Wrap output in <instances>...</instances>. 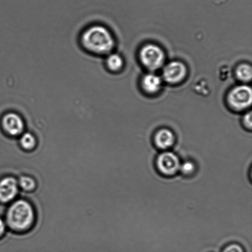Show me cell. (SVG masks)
Segmentation results:
<instances>
[{
    "label": "cell",
    "instance_id": "obj_17",
    "mask_svg": "<svg viewBox=\"0 0 252 252\" xmlns=\"http://www.w3.org/2000/svg\"><path fill=\"white\" fill-rule=\"evenodd\" d=\"M243 125L247 129L251 130L252 127V112H249L244 116L243 118Z\"/></svg>",
    "mask_w": 252,
    "mask_h": 252
},
{
    "label": "cell",
    "instance_id": "obj_16",
    "mask_svg": "<svg viewBox=\"0 0 252 252\" xmlns=\"http://www.w3.org/2000/svg\"><path fill=\"white\" fill-rule=\"evenodd\" d=\"M222 252H246L243 246L238 243H231L224 247Z\"/></svg>",
    "mask_w": 252,
    "mask_h": 252
},
{
    "label": "cell",
    "instance_id": "obj_6",
    "mask_svg": "<svg viewBox=\"0 0 252 252\" xmlns=\"http://www.w3.org/2000/svg\"><path fill=\"white\" fill-rule=\"evenodd\" d=\"M4 132L12 137H17L24 133L25 123L21 116L14 112L5 114L1 120Z\"/></svg>",
    "mask_w": 252,
    "mask_h": 252
},
{
    "label": "cell",
    "instance_id": "obj_7",
    "mask_svg": "<svg viewBox=\"0 0 252 252\" xmlns=\"http://www.w3.org/2000/svg\"><path fill=\"white\" fill-rule=\"evenodd\" d=\"M187 69L184 63L174 61L168 63L163 70V78L166 82L177 84L181 82L187 76Z\"/></svg>",
    "mask_w": 252,
    "mask_h": 252
},
{
    "label": "cell",
    "instance_id": "obj_5",
    "mask_svg": "<svg viewBox=\"0 0 252 252\" xmlns=\"http://www.w3.org/2000/svg\"><path fill=\"white\" fill-rule=\"evenodd\" d=\"M228 100L229 105L234 110L242 111L249 108L252 104V91L248 86H236L229 93Z\"/></svg>",
    "mask_w": 252,
    "mask_h": 252
},
{
    "label": "cell",
    "instance_id": "obj_11",
    "mask_svg": "<svg viewBox=\"0 0 252 252\" xmlns=\"http://www.w3.org/2000/svg\"><path fill=\"white\" fill-rule=\"evenodd\" d=\"M106 65L108 70L113 72H117L122 70L124 65V61L119 54H108L107 60H106Z\"/></svg>",
    "mask_w": 252,
    "mask_h": 252
},
{
    "label": "cell",
    "instance_id": "obj_1",
    "mask_svg": "<svg viewBox=\"0 0 252 252\" xmlns=\"http://www.w3.org/2000/svg\"><path fill=\"white\" fill-rule=\"evenodd\" d=\"M81 43L86 51L94 55L110 54L114 49L115 39L107 27L94 25L86 29L81 34Z\"/></svg>",
    "mask_w": 252,
    "mask_h": 252
},
{
    "label": "cell",
    "instance_id": "obj_3",
    "mask_svg": "<svg viewBox=\"0 0 252 252\" xmlns=\"http://www.w3.org/2000/svg\"><path fill=\"white\" fill-rule=\"evenodd\" d=\"M181 161L179 157L170 151H164L157 156L155 167L160 175L165 177H172L179 173Z\"/></svg>",
    "mask_w": 252,
    "mask_h": 252
},
{
    "label": "cell",
    "instance_id": "obj_8",
    "mask_svg": "<svg viewBox=\"0 0 252 252\" xmlns=\"http://www.w3.org/2000/svg\"><path fill=\"white\" fill-rule=\"evenodd\" d=\"M18 192V182L14 177H6L0 180V202L8 203L14 201Z\"/></svg>",
    "mask_w": 252,
    "mask_h": 252
},
{
    "label": "cell",
    "instance_id": "obj_14",
    "mask_svg": "<svg viewBox=\"0 0 252 252\" xmlns=\"http://www.w3.org/2000/svg\"><path fill=\"white\" fill-rule=\"evenodd\" d=\"M236 74L238 80L244 83L249 82L252 78V66L249 64H241L237 68Z\"/></svg>",
    "mask_w": 252,
    "mask_h": 252
},
{
    "label": "cell",
    "instance_id": "obj_10",
    "mask_svg": "<svg viewBox=\"0 0 252 252\" xmlns=\"http://www.w3.org/2000/svg\"><path fill=\"white\" fill-rule=\"evenodd\" d=\"M162 81L159 76L154 74H148L142 79V86L143 90L149 94H155L161 87Z\"/></svg>",
    "mask_w": 252,
    "mask_h": 252
},
{
    "label": "cell",
    "instance_id": "obj_18",
    "mask_svg": "<svg viewBox=\"0 0 252 252\" xmlns=\"http://www.w3.org/2000/svg\"><path fill=\"white\" fill-rule=\"evenodd\" d=\"M5 230H6V224H5V222L0 218V237L3 235Z\"/></svg>",
    "mask_w": 252,
    "mask_h": 252
},
{
    "label": "cell",
    "instance_id": "obj_9",
    "mask_svg": "<svg viewBox=\"0 0 252 252\" xmlns=\"http://www.w3.org/2000/svg\"><path fill=\"white\" fill-rule=\"evenodd\" d=\"M176 142V137L171 130L162 128L155 133L153 144L157 149L164 152L171 149Z\"/></svg>",
    "mask_w": 252,
    "mask_h": 252
},
{
    "label": "cell",
    "instance_id": "obj_2",
    "mask_svg": "<svg viewBox=\"0 0 252 252\" xmlns=\"http://www.w3.org/2000/svg\"><path fill=\"white\" fill-rule=\"evenodd\" d=\"M6 223L12 231L22 233L31 229L35 221V212L29 201L18 199L12 202L6 212Z\"/></svg>",
    "mask_w": 252,
    "mask_h": 252
},
{
    "label": "cell",
    "instance_id": "obj_4",
    "mask_svg": "<svg viewBox=\"0 0 252 252\" xmlns=\"http://www.w3.org/2000/svg\"><path fill=\"white\" fill-rule=\"evenodd\" d=\"M140 58L143 65L152 71L161 67L165 61L164 52L159 47L152 44L143 47L140 52Z\"/></svg>",
    "mask_w": 252,
    "mask_h": 252
},
{
    "label": "cell",
    "instance_id": "obj_13",
    "mask_svg": "<svg viewBox=\"0 0 252 252\" xmlns=\"http://www.w3.org/2000/svg\"><path fill=\"white\" fill-rule=\"evenodd\" d=\"M197 170L196 162L187 160L180 164L179 173L185 177H191L196 174Z\"/></svg>",
    "mask_w": 252,
    "mask_h": 252
},
{
    "label": "cell",
    "instance_id": "obj_15",
    "mask_svg": "<svg viewBox=\"0 0 252 252\" xmlns=\"http://www.w3.org/2000/svg\"><path fill=\"white\" fill-rule=\"evenodd\" d=\"M18 184L19 187L27 191H31L36 187L35 180L29 176H22L20 178Z\"/></svg>",
    "mask_w": 252,
    "mask_h": 252
},
{
    "label": "cell",
    "instance_id": "obj_12",
    "mask_svg": "<svg viewBox=\"0 0 252 252\" xmlns=\"http://www.w3.org/2000/svg\"><path fill=\"white\" fill-rule=\"evenodd\" d=\"M20 138V145L23 149L27 151L33 150L36 146L35 137L31 132L22 133Z\"/></svg>",
    "mask_w": 252,
    "mask_h": 252
}]
</instances>
